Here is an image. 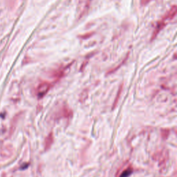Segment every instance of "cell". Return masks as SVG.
I'll return each mask as SVG.
<instances>
[{"label":"cell","instance_id":"cell-1","mask_svg":"<svg viewBox=\"0 0 177 177\" xmlns=\"http://www.w3.org/2000/svg\"><path fill=\"white\" fill-rule=\"evenodd\" d=\"M51 86V84L47 82H42V83L39 84L38 87L37 88V95L38 96V98H42L44 97L50 90Z\"/></svg>","mask_w":177,"mask_h":177},{"label":"cell","instance_id":"cell-2","mask_svg":"<svg viewBox=\"0 0 177 177\" xmlns=\"http://www.w3.org/2000/svg\"><path fill=\"white\" fill-rule=\"evenodd\" d=\"M54 133L53 132H51L49 133V135L47 136L45 138L44 141V149L45 151H48L49 149L51 148V145L54 143Z\"/></svg>","mask_w":177,"mask_h":177},{"label":"cell","instance_id":"cell-3","mask_svg":"<svg viewBox=\"0 0 177 177\" xmlns=\"http://www.w3.org/2000/svg\"><path fill=\"white\" fill-rule=\"evenodd\" d=\"M133 167L129 165L127 168H125L124 170H122L121 172L117 175V177H129L131 174V173L133 172Z\"/></svg>","mask_w":177,"mask_h":177},{"label":"cell","instance_id":"cell-4","mask_svg":"<svg viewBox=\"0 0 177 177\" xmlns=\"http://www.w3.org/2000/svg\"><path fill=\"white\" fill-rule=\"evenodd\" d=\"M73 116V111L69 108L67 106H64L63 107L62 109V115L61 116L66 118H70Z\"/></svg>","mask_w":177,"mask_h":177},{"label":"cell","instance_id":"cell-5","mask_svg":"<svg viewBox=\"0 0 177 177\" xmlns=\"http://www.w3.org/2000/svg\"><path fill=\"white\" fill-rule=\"evenodd\" d=\"M122 90H123V85H121V86H120L118 91L116 97V99H115V100H114V102H113V109H114V108L116 107V106L117 105V103H118V100H119V98H120V96H121V91H122Z\"/></svg>","mask_w":177,"mask_h":177},{"label":"cell","instance_id":"cell-6","mask_svg":"<svg viewBox=\"0 0 177 177\" xmlns=\"http://www.w3.org/2000/svg\"><path fill=\"white\" fill-rule=\"evenodd\" d=\"M161 136H162V138L163 139L168 138V136L170 134V130H169V129H162L161 130Z\"/></svg>","mask_w":177,"mask_h":177}]
</instances>
